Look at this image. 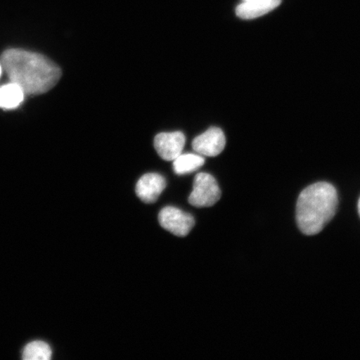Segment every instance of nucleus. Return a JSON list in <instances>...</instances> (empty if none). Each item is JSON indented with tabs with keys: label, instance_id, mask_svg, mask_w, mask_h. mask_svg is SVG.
Masks as SVG:
<instances>
[{
	"label": "nucleus",
	"instance_id": "f257e3e1",
	"mask_svg": "<svg viewBox=\"0 0 360 360\" xmlns=\"http://www.w3.org/2000/svg\"><path fill=\"white\" fill-rule=\"evenodd\" d=\"M0 63L11 82L19 85L29 96L49 91L62 75L60 67L49 58L24 49H8L4 52Z\"/></svg>",
	"mask_w": 360,
	"mask_h": 360
},
{
	"label": "nucleus",
	"instance_id": "f03ea898",
	"mask_svg": "<svg viewBox=\"0 0 360 360\" xmlns=\"http://www.w3.org/2000/svg\"><path fill=\"white\" fill-rule=\"evenodd\" d=\"M335 188L327 182L311 184L301 192L296 205V221L306 236L317 235L334 217L338 207Z\"/></svg>",
	"mask_w": 360,
	"mask_h": 360
},
{
	"label": "nucleus",
	"instance_id": "7ed1b4c3",
	"mask_svg": "<svg viewBox=\"0 0 360 360\" xmlns=\"http://www.w3.org/2000/svg\"><path fill=\"white\" fill-rule=\"evenodd\" d=\"M221 197V191L217 181L212 175L207 173L198 174L193 181V191L188 202L197 208L211 207Z\"/></svg>",
	"mask_w": 360,
	"mask_h": 360
},
{
	"label": "nucleus",
	"instance_id": "20e7f679",
	"mask_svg": "<svg viewBox=\"0 0 360 360\" xmlns=\"http://www.w3.org/2000/svg\"><path fill=\"white\" fill-rule=\"evenodd\" d=\"M159 221L166 231L179 237L187 236L195 226V219L191 214L172 206L160 211Z\"/></svg>",
	"mask_w": 360,
	"mask_h": 360
},
{
	"label": "nucleus",
	"instance_id": "39448f33",
	"mask_svg": "<svg viewBox=\"0 0 360 360\" xmlns=\"http://www.w3.org/2000/svg\"><path fill=\"white\" fill-rule=\"evenodd\" d=\"M226 145V139L222 129L210 128L199 135L192 143L193 150L202 156L215 157L221 154Z\"/></svg>",
	"mask_w": 360,
	"mask_h": 360
},
{
	"label": "nucleus",
	"instance_id": "423d86ee",
	"mask_svg": "<svg viewBox=\"0 0 360 360\" xmlns=\"http://www.w3.org/2000/svg\"><path fill=\"white\" fill-rule=\"evenodd\" d=\"M186 146V136L182 132L160 133L155 139V148L162 159L174 161L182 154Z\"/></svg>",
	"mask_w": 360,
	"mask_h": 360
},
{
	"label": "nucleus",
	"instance_id": "0eeeda50",
	"mask_svg": "<svg viewBox=\"0 0 360 360\" xmlns=\"http://www.w3.org/2000/svg\"><path fill=\"white\" fill-rule=\"evenodd\" d=\"M166 187L165 179L156 173H148L139 179L137 184L136 195L146 204L155 202Z\"/></svg>",
	"mask_w": 360,
	"mask_h": 360
},
{
	"label": "nucleus",
	"instance_id": "6e6552de",
	"mask_svg": "<svg viewBox=\"0 0 360 360\" xmlns=\"http://www.w3.org/2000/svg\"><path fill=\"white\" fill-rule=\"evenodd\" d=\"M282 0H269L265 2H243L236 8V15L243 20H253L266 15L276 8Z\"/></svg>",
	"mask_w": 360,
	"mask_h": 360
},
{
	"label": "nucleus",
	"instance_id": "1a4fd4ad",
	"mask_svg": "<svg viewBox=\"0 0 360 360\" xmlns=\"http://www.w3.org/2000/svg\"><path fill=\"white\" fill-rule=\"evenodd\" d=\"M25 93L15 83L3 85L0 87V108L4 110H13L19 107L24 101Z\"/></svg>",
	"mask_w": 360,
	"mask_h": 360
},
{
	"label": "nucleus",
	"instance_id": "9d476101",
	"mask_svg": "<svg viewBox=\"0 0 360 360\" xmlns=\"http://www.w3.org/2000/svg\"><path fill=\"white\" fill-rule=\"evenodd\" d=\"M205 162L199 154H181L173 161L174 171L179 175L191 174L200 169Z\"/></svg>",
	"mask_w": 360,
	"mask_h": 360
},
{
	"label": "nucleus",
	"instance_id": "9b49d317",
	"mask_svg": "<svg viewBox=\"0 0 360 360\" xmlns=\"http://www.w3.org/2000/svg\"><path fill=\"white\" fill-rule=\"evenodd\" d=\"M52 356V350L43 341L31 342L25 346L22 358L25 360H49Z\"/></svg>",
	"mask_w": 360,
	"mask_h": 360
},
{
	"label": "nucleus",
	"instance_id": "f8f14e48",
	"mask_svg": "<svg viewBox=\"0 0 360 360\" xmlns=\"http://www.w3.org/2000/svg\"><path fill=\"white\" fill-rule=\"evenodd\" d=\"M245 2H265L269 0H244Z\"/></svg>",
	"mask_w": 360,
	"mask_h": 360
},
{
	"label": "nucleus",
	"instance_id": "ddd939ff",
	"mask_svg": "<svg viewBox=\"0 0 360 360\" xmlns=\"http://www.w3.org/2000/svg\"><path fill=\"white\" fill-rule=\"evenodd\" d=\"M2 70H3V68H2V65H1V63H0V76H1Z\"/></svg>",
	"mask_w": 360,
	"mask_h": 360
},
{
	"label": "nucleus",
	"instance_id": "4468645a",
	"mask_svg": "<svg viewBox=\"0 0 360 360\" xmlns=\"http://www.w3.org/2000/svg\"><path fill=\"white\" fill-rule=\"evenodd\" d=\"M358 210H359V214L360 216V199L359 200V204H358Z\"/></svg>",
	"mask_w": 360,
	"mask_h": 360
}]
</instances>
